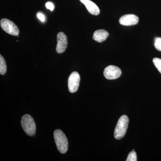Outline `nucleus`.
I'll return each mask as SVG.
<instances>
[{
  "instance_id": "4468645a",
  "label": "nucleus",
  "mask_w": 161,
  "mask_h": 161,
  "mask_svg": "<svg viewBox=\"0 0 161 161\" xmlns=\"http://www.w3.org/2000/svg\"><path fill=\"white\" fill-rule=\"evenodd\" d=\"M154 46L158 50L161 51V38L156 37L154 39Z\"/></svg>"
},
{
  "instance_id": "ddd939ff",
  "label": "nucleus",
  "mask_w": 161,
  "mask_h": 161,
  "mask_svg": "<svg viewBox=\"0 0 161 161\" xmlns=\"http://www.w3.org/2000/svg\"><path fill=\"white\" fill-rule=\"evenodd\" d=\"M137 161L136 153L133 150L131 151L128 155L126 161Z\"/></svg>"
},
{
  "instance_id": "dca6fc26",
  "label": "nucleus",
  "mask_w": 161,
  "mask_h": 161,
  "mask_svg": "<svg viewBox=\"0 0 161 161\" xmlns=\"http://www.w3.org/2000/svg\"><path fill=\"white\" fill-rule=\"evenodd\" d=\"M37 17L42 22H44L45 21V17L42 13H38L37 14Z\"/></svg>"
},
{
  "instance_id": "7ed1b4c3",
  "label": "nucleus",
  "mask_w": 161,
  "mask_h": 161,
  "mask_svg": "<svg viewBox=\"0 0 161 161\" xmlns=\"http://www.w3.org/2000/svg\"><path fill=\"white\" fill-rule=\"evenodd\" d=\"M21 125L23 130L27 135L32 136L36 134V125L33 118L28 114L23 115L21 119Z\"/></svg>"
},
{
  "instance_id": "9b49d317",
  "label": "nucleus",
  "mask_w": 161,
  "mask_h": 161,
  "mask_svg": "<svg viewBox=\"0 0 161 161\" xmlns=\"http://www.w3.org/2000/svg\"><path fill=\"white\" fill-rule=\"evenodd\" d=\"M7 71V67L5 59L2 55H0V74L4 75Z\"/></svg>"
},
{
  "instance_id": "9d476101",
  "label": "nucleus",
  "mask_w": 161,
  "mask_h": 161,
  "mask_svg": "<svg viewBox=\"0 0 161 161\" xmlns=\"http://www.w3.org/2000/svg\"><path fill=\"white\" fill-rule=\"evenodd\" d=\"M108 36V33L105 30H98L94 33L93 39L97 42L101 43L106 40Z\"/></svg>"
},
{
  "instance_id": "f257e3e1",
  "label": "nucleus",
  "mask_w": 161,
  "mask_h": 161,
  "mask_svg": "<svg viewBox=\"0 0 161 161\" xmlns=\"http://www.w3.org/2000/svg\"><path fill=\"white\" fill-rule=\"evenodd\" d=\"M54 137L59 152L65 153L68 149V141L66 136L61 130H57L54 132Z\"/></svg>"
},
{
  "instance_id": "20e7f679",
  "label": "nucleus",
  "mask_w": 161,
  "mask_h": 161,
  "mask_svg": "<svg viewBox=\"0 0 161 161\" xmlns=\"http://www.w3.org/2000/svg\"><path fill=\"white\" fill-rule=\"evenodd\" d=\"M1 26L4 31L12 36H17L19 34L18 26L8 19H2L1 20Z\"/></svg>"
},
{
  "instance_id": "0eeeda50",
  "label": "nucleus",
  "mask_w": 161,
  "mask_h": 161,
  "mask_svg": "<svg viewBox=\"0 0 161 161\" xmlns=\"http://www.w3.org/2000/svg\"><path fill=\"white\" fill-rule=\"evenodd\" d=\"M57 43L56 51L59 54H61L65 51L68 45V40L66 35L62 32H60L57 36Z\"/></svg>"
},
{
  "instance_id": "39448f33",
  "label": "nucleus",
  "mask_w": 161,
  "mask_h": 161,
  "mask_svg": "<svg viewBox=\"0 0 161 161\" xmlns=\"http://www.w3.org/2000/svg\"><path fill=\"white\" fill-rule=\"evenodd\" d=\"M80 81V76L77 72H74L70 75L68 80L69 90L71 93L78 91Z\"/></svg>"
},
{
  "instance_id": "423d86ee",
  "label": "nucleus",
  "mask_w": 161,
  "mask_h": 161,
  "mask_svg": "<svg viewBox=\"0 0 161 161\" xmlns=\"http://www.w3.org/2000/svg\"><path fill=\"white\" fill-rule=\"evenodd\" d=\"M121 70L118 67L109 65L105 69L103 75L108 80H114L119 78L121 75Z\"/></svg>"
},
{
  "instance_id": "6e6552de",
  "label": "nucleus",
  "mask_w": 161,
  "mask_h": 161,
  "mask_svg": "<svg viewBox=\"0 0 161 161\" xmlns=\"http://www.w3.org/2000/svg\"><path fill=\"white\" fill-rule=\"evenodd\" d=\"M139 22L138 17L134 14H129L123 16L119 20L121 25L124 26H132L137 24Z\"/></svg>"
},
{
  "instance_id": "f03ea898",
  "label": "nucleus",
  "mask_w": 161,
  "mask_h": 161,
  "mask_svg": "<svg viewBox=\"0 0 161 161\" xmlns=\"http://www.w3.org/2000/svg\"><path fill=\"white\" fill-rule=\"evenodd\" d=\"M129 122V119L127 115H122L119 118L114 131V136L116 139H121L125 135Z\"/></svg>"
},
{
  "instance_id": "1a4fd4ad",
  "label": "nucleus",
  "mask_w": 161,
  "mask_h": 161,
  "mask_svg": "<svg viewBox=\"0 0 161 161\" xmlns=\"http://www.w3.org/2000/svg\"><path fill=\"white\" fill-rule=\"evenodd\" d=\"M81 3L86 7L88 11L91 14L94 15H98L100 14V9L96 4L90 0H80Z\"/></svg>"
},
{
  "instance_id": "f8f14e48",
  "label": "nucleus",
  "mask_w": 161,
  "mask_h": 161,
  "mask_svg": "<svg viewBox=\"0 0 161 161\" xmlns=\"http://www.w3.org/2000/svg\"><path fill=\"white\" fill-rule=\"evenodd\" d=\"M153 61L156 68L161 74V59L158 58H154Z\"/></svg>"
},
{
  "instance_id": "2eb2a0df",
  "label": "nucleus",
  "mask_w": 161,
  "mask_h": 161,
  "mask_svg": "<svg viewBox=\"0 0 161 161\" xmlns=\"http://www.w3.org/2000/svg\"><path fill=\"white\" fill-rule=\"evenodd\" d=\"M46 8L47 9H49L51 11H52L53 10L54 8V6L53 4L50 2H48V3H46Z\"/></svg>"
}]
</instances>
